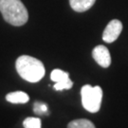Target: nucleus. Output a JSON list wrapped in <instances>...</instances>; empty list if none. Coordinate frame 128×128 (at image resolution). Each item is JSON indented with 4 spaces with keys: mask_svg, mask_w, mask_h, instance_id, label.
I'll return each mask as SVG.
<instances>
[{
    "mask_svg": "<svg viewBox=\"0 0 128 128\" xmlns=\"http://www.w3.org/2000/svg\"><path fill=\"white\" fill-rule=\"evenodd\" d=\"M16 70L18 74L30 82H37L45 76L46 69L40 60L28 55H22L16 60Z\"/></svg>",
    "mask_w": 128,
    "mask_h": 128,
    "instance_id": "1",
    "label": "nucleus"
},
{
    "mask_svg": "<svg viewBox=\"0 0 128 128\" xmlns=\"http://www.w3.org/2000/svg\"><path fill=\"white\" fill-rule=\"evenodd\" d=\"M0 12L5 21L12 26H23L27 23L28 14L21 0H0Z\"/></svg>",
    "mask_w": 128,
    "mask_h": 128,
    "instance_id": "2",
    "label": "nucleus"
},
{
    "mask_svg": "<svg viewBox=\"0 0 128 128\" xmlns=\"http://www.w3.org/2000/svg\"><path fill=\"white\" fill-rule=\"evenodd\" d=\"M81 96L82 106L86 110L90 113H97L100 110L102 99V89L100 86L86 84L81 89Z\"/></svg>",
    "mask_w": 128,
    "mask_h": 128,
    "instance_id": "3",
    "label": "nucleus"
},
{
    "mask_svg": "<svg viewBox=\"0 0 128 128\" xmlns=\"http://www.w3.org/2000/svg\"><path fill=\"white\" fill-rule=\"evenodd\" d=\"M51 81L55 82L54 89L57 91H61V90H64V89H70L73 82L69 79V74L66 71H63L61 69L56 68L52 70L50 74Z\"/></svg>",
    "mask_w": 128,
    "mask_h": 128,
    "instance_id": "4",
    "label": "nucleus"
},
{
    "mask_svg": "<svg viewBox=\"0 0 128 128\" xmlns=\"http://www.w3.org/2000/svg\"><path fill=\"white\" fill-rule=\"evenodd\" d=\"M122 30V24L120 20L114 19L107 24L102 33V40L106 43H113L118 39Z\"/></svg>",
    "mask_w": 128,
    "mask_h": 128,
    "instance_id": "5",
    "label": "nucleus"
},
{
    "mask_svg": "<svg viewBox=\"0 0 128 128\" xmlns=\"http://www.w3.org/2000/svg\"><path fill=\"white\" fill-rule=\"evenodd\" d=\"M92 56L94 60L96 61L98 64H100L102 68H108L111 64V56L108 48L106 46L100 45L97 46L93 51H92Z\"/></svg>",
    "mask_w": 128,
    "mask_h": 128,
    "instance_id": "6",
    "label": "nucleus"
},
{
    "mask_svg": "<svg viewBox=\"0 0 128 128\" xmlns=\"http://www.w3.org/2000/svg\"><path fill=\"white\" fill-rule=\"evenodd\" d=\"M96 0H69L70 7L77 12H84L94 5Z\"/></svg>",
    "mask_w": 128,
    "mask_h": 128,
    "instance_id": "7",
    "label": "nucleus"
},
{
    "mask_svg": "<svg viewBox=\"0 0 128 128\" xmlns=\"http://www.w3.org/2000/svg\"><path fill=\"white\" fill-rule=\"evenodd\" d=\"M6 100L12 104H26L30 100V97L23 91H15L7 94Z\"/></svg>",
    "mask_w": 128,
    "mask_h": 128,
    "instance_id": "8",
    "label": "nucleus"
},
{
    "mask_svg": "<svg viewBox=\"0 0 128 128\" xmlns=\"http://www.w3.org/2000/svg\"><path fill=\"white\" fill-rule=\"evenodd\" d=\"M68 128H96L90 120L86 119H79L70 122Z\"/></svg>",
    "mask_w": 128,
    "mask_h": 128,
    "instance_id": "9",
    "label": "nucleus"
},
{
    "mask_svg": "<svg viewBox=\"0 0 128 128\" xmlns=\"http://www.w3.org/2000/svg\"><path fill=\"white\" fill-rule=\"evenodd\" d=\"M23 125L25 128H41V120L39 118L30 117L24 120Z\"/></svg>",
    "mask_w": 128,
    "mask_h": 128,
    "instance_id": "10",
    "label": "nucleus"
},
{
    "mask_svg": "<svg viewBox=\"0 0 128 128\" xmlns=\"http://www.w3.org/2000/svg\"><path fill=\"white\" fill-rule=\"evenodd\" d=\"M33 110L38 115L46 114L48 113V105L44 102H35L34 106H33Z\"/></svg>",
    "mask_w": 128,
    "mask_h": 128,
    "instance_id": "11",
    "label": "nucleus"
}]
</instances>
